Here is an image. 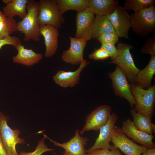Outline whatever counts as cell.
Segmentation results:
<instances>
[{
  "label": "cell",
  "instance_id": "cell-6",
  "mask_svg": "<svg viewBox=\"0 0 155 155\" xmlns=\"http://www.w3.org/2000/svg\"><path fill=\"white\" fill-rule=\"evenodd\" d=\"M7 117L0 111V135L5 149L9 155H18L16 149L17 144L25 143L24 139L19 136L18 129H13L7 124Z\"/></svg>",
  "mask_w": 155,
  "mask_h": 155
},
{
  "label": "cell",
  "instance_id": "cell-8",
  "mask_svg": "<svg viewBox=\"0 0 155 155\" xmlns=\"http://www.w3.org/2000/svg\"><path fill=\"white\" fill-rule=\"evenodd\" d=\"M111 142L115 148L119 149L125 155H141L147 149L127 137L118 127L115 126L114 129Z\"/></svg>",
  "mask_w": 155,
  "mask_h": 155
},
{
  "label": "cell",
  "instance_id": "cell-36",
  "mask_svg": "<svg viewBox=\"0 0 155 155\" xmlns=\"http://www.w3.org/2000/svg\"><path fill=\"white\" fill-rule=\"evenodd\" d=\"M6 17L3 12L0 11V21L4 20Z\"/></svg>",
  "mask_w": 155,
  "mask_h": 155
},
{
  "label": "cell",
  "instance_id": "cell-31",
  "mask_svg": "<svg viewBox=\"0 0 155 155\" xmlns=\"http://www.w3.org/2000/svg\"><path fill=\"white\" fill-rule=\"evenodd\" d=\"M22 44L20 39L16 36H9L0 39V49L5 45H11L14 47Z\"/></svg>",
  "mask_w": 155,
  "mask_h": 155
},
{
  "label": "cell",
  "instance_id": "cell-23",
  "mask_svg": "<svg viewBox=\"0 0 155 155\" xmlns=\"http://www.w3.org/2000/svg\"><path fill=\"white\" fill-rule=\"evenodd\" d=\"M108 32H115L107 16L96 15L93 24L92 38L97 39L100 35Z\"/></svg>",
  "mask_w": 155,
  "mask_h": 155
},
{
  "label": "cell",
  "instance_id": "cell-28",
  "mask_svg": "<svg viewBox=\"0 0 155 155\" xmlns=\"http://www.w3.org/2000/svg\"><path fill=\"white\" fill-rule=\"evenodd\" d=\"M119 37L115 32H108L100 35L96 39L101 44H115L118 42Z\"/></svg>",
  "mask_w": 155,
  "mask_h": 155
},
{
  "label": "cell",
  "instance_id": "cell-35",
  "mask_svg": "<svg viewBox=\"0 0 155 155\" xmlns=\"http://www.w3.org/2000/svg\"><path fill=\"white\" fill-rule=\"evenodd\" d=\"M142 154L143 155H155V148L147 149Z\"/></svg>",
  "mask_w": 155,
  "mask_h": 155
},
{
  "label": "cell",
  "instance_id": "cell-25",
  "mask_svg": "<svg viewBox=\"0 0 155 155\" xmlns=\"http://www.w3.org/2000/svg\"><path fill=\"white\" fill-rule=\"evenodd\" d=\"M155 0H126L123 7L126 11L132 10L134 13L154 5Z\"/></svg>",
  "mask_w": 155,
  "mask_h": 155
},
{
  "label": "cell",
  "instance_id": "cell-2",
  "mask_svg": "<svg viewBox=\"0 0 155 155\" xmlns=\"http://www.w3.org/2000/svg\"><path fill=\"white\" fill-rule=\"evenodd\" d=\"M132 94L135 102L134 109L152 120L155 103V84L144 89L136 82L131 83Z\"/></svg>",
  "mask_w": 155,
  "mask_h": 155
},
{
  "label": "cell",
  "instance_id": "cell-18",
  "mask_svg": "<svg viewBox=\"0 0 155 155\" xmlns=\"http://www.w3.org/2000/svg\"><path fill=\"white\" fill-rule=\"evenodd\" d=\"M15 48L18 53L12 58L14 63L30 67L38 63L43 59L42 53H37L31 49H26L22 44Z\"/></svg>",
  "mask_w": 155,
  "mask_h": 155
},
{
  "label": "cell",
  "instance_id": "cell-3",
  "mask_svg": "<svg viewBox=\"0 0 155 155\" xmlns=\"http://www.w3.org/2000/svg\"><path fill=\"white\" fill-rule=\"evenodd\" d=\"M130 15L131 28L137 35L147 37L155 32V6L152 5Z\"/></svg>",
  "mask_w": 155,
  "mask_h": 155
},
{
  "label": "cell",
  "instance_id": "cell-20",
  "mask_svg": "<svg viewBox=\"0 0 155 155\" xmlns=\"http://www.w3.org/2000/svg\"><path fill=\"white\" fill-rule=\"evenodd\" d=\"M155 73V55L151 56L147 65L138 73L135 82L144 89H148L152 86V81Z\"/></svg>",
  "mask_w": 155,
  "mask_h": 155
},
{
  "label": "cell",
  "instance_id": "cell-32",
  "mask_svg": "<svg viewBox=\"0 0 155 155\" xmlns=\"http://www.w3.org/2000/svg\"><path fill=\"white\" fill-rule=\"evenodd\" d=\"M114 146V145H113ZM85 155H122L118 148L114 146L111 150L98 149L95 150Z\"/></svg>",
  "mask_w": 155,
  "mask_h": 155
},
{
  "label": "cell",
  "instance_id": "cell-30",
  "mask_svg": "<svg viewBox=\"0 0 155 155\" xmlns=\"http://www.w3.org/2000/svg\"><path fill=\"white\" fill-rule=\"evenodd\" d=\"M88 57L89 58L95 61H103L110 57V56L107 52L104 49L100 47L95 49L89 55Z\"/></svg>",
  "mask_w": 155,
  "mask_h": 155
},
{
  "label": "cell",
  "instance_id": "cell-24",
  "mask_svg": "<svg viewBox=\"0 0 155 155\" xmlns=\"http://www.w3.org/2000/svg\"><path fill=\"white\" fill-rule=\"evenodd\" d=\"M58 6L63 15L69 10L79 12L87 9L89 0H57Z\"/></svg>",
  "mask_w": 155,
  "mask_h": 155
},
{
  "label": "cell",
  "instance_id": "cell-17",
  "mask_svg": "<svg viewBox=\"0 0 155 155\" xmlns=\"http://www.w3.org/2000/svg\"><path fill=\"white\" fill-rule=\"evenodd\" d=\"M58 28L50 24L40 26V33L44 38L45 46L44 55L46 58L53 56L57 50L59 36Z\"/></svg>",
  "mask_w": 155,
  "mask_h": 155
},
{
  "label": "cell",
  "instance_id": "cell-9",
  "mask_svg": "<svg viewBox=\"0 0 155 155\" xmlns=\"http://www.w3.org/2000/svg\"><path fill=\"white\" fill-rule=\"evenodd\" d=\"M111 107L107 105H101L96 108L88 115L85 124L80 133L82 136L87 131H98L107 122L111 114Z\"/></svg>",
  "mask_w": 155,
  "mask_h": 155
},
{
  "label": "cell",
  "instance_id": "cell-16",
  "mask_svg": "<svg viewBox=\"0 0 155 155\" xmlns=\"http://www.w3.org/2000/svg\"><path fill=\"white\" fill-rule=\"evenodd\" d=\"M89 63V62L84 59L80 63L78 68L74 71L59 70L53 76V80L57 84L63 88L74 87L80 82L82 71Z\"/></svg>",
  "mask_w": 155,
  "mask_h": 155
},
{
  "label": "cell",
  "instance_id": "cell-29",
  "mask_svg": "<svg viewBox=\"0 0 155 155\" xmlns=\"http://www.w3.org/2000/svg\"><path fill=\"white\" fill-rule=\"evenodd\" d=\"M140 52L144 54L155 55V35L148 38L140 50Z\"/></svg>",
  "mask_w": 155,
  "mask_h": 155
},
{
  "label": "cell",
  "instance_id": "cell-13",
  "mask_svg": "<svg viewBox=\"0 0 155 155\" xmlns=\"http://www.w3.org/2000/svg\"><path fill=\"white\" fill-rule=\"evenodd\" d=\"M70 41L69 49L64 51L61 55L62 60L66 63L78 65L83 61L84 50L87 41L83 39L69 37Z\"/></svg>",
  "mask_w": 155,
  "mask_h": 155
},
{
  "label": "cell",
  "instance_id": "cell-15",
  "mask_svg": "<svg viewBox=\"0 0 155 155\" xmlns=\"http://www.w3.org/2000/svg\"><path fill=\"white\" fill-rule=\"evenodd\" d=\"M123 132L135 142L138 143L147 149L155 148L153 142L154 137L152 135L142 132L135 126L134 123L128 119L123 121L121 128Z\"/></svg>",
  "mask_w": 155,
  "mask_h": 155
},
{
  "label": "cell",
  "instance_id": "cell-4",
  "mask_svg": "<svg viewBox=\"0 0 155 155\" xmlns=\"http://www.w3.org/2000/svg\"><path fill=\"white\" fill-rule=\"evenodd\" d=\"M117 55L110 63L116 64L125 75L131 83L135 82L137 74L140 71L135 65L130 50L133 48L131 44L119 42L116 47Z\"/></svg>",
  "mask_w": 155,
  "mask_h": 155
},
{
  "label": "cell",
  "instance_id": "cell-5",
  "mask_svg": "<svg viewBox=\"0 0 155 155\" xmlns=\"http://www.w3.org/2000/svg\"><path fill=\"white\" fill-rule=\"evenodd\" d=\"M38 2V21L40 25L50 24L60 28L65 20L59 9L57 0H40Z\"/></svg>",
  "mask_w": 155,
  "mask_h": 155
},
{
  "label": "cell",
  "instance_id": "cell-1",
  "mask_svg": "<svg viewBox=\"0 0 155 155\" xmlns=\"http://www.w3.org/2000/svg\"><path fill=\"white\" fill-rule=\"evenodd\" d=\"M26 9V16L17 23L18 31L24 34V41L33 40L38 42L41 36L40 26L38 21V2L34 0H28Z\"/></svg>",
  "mask_w": 155,
  "mask_h": 155
},
{
  "label": "cell",
  "instance_id": "cell-19",
  "mask_svg": "<svg viewBox=\"0 0 155 155\" xmlns=\"http://www.w3.org/2000/svg\"><path fill=\"white\" fill-rule=\"evenodd\" d=\"M118 0H89L87 10L94 15L108 16L119 6Z\"/></svg>",
  "mask_w": 155,
  "mask_h": 155
},
{
  "label": "cell",
  "instance_id": "cell-27",
  "mask_svg": "<svg viewBox=\"0 0 155 155\" xmlns=\"http://www.w3.org/2000/svg\"><path fill=\"white\" fill-rule=\"evenodd\" d=\"M45 139L43 137L39 141L36 149L33 151L31 152H21L18 155H42L44 152L54 150V149L49 148L46 146L44 142Z\"/></svg>",
  "mask_w": 155,
  "mask_h": 155
},
{
  "label": "cell",
  "instance_id": "cell-7",
  "mask_svg": "<svg viewBox=\"0 0 155 155\" xmlns=\"http://www.w3.org/2000/svg\"><path fill=\"white\" fill-rule=\"evenodd\" d=\"M108 75L112 81L115 94L121 98H125L131 106L133 107L135 100L131 92L130 84L123 72L117 66L113 71L108 73Z\"/></svg>",
  "mask_w": 155,
  "mask_h": 155
},
{
  "label": "cell",
  "instance_id": "cell-14",
  "mask_svg": "<svg viewBox=\"0 0 155 155\" xmlns=\"http://www.w3.org/2000/svg\"><path fill=\"white\" fill-rule=\"evenodd\" d=\"M94 14L86 9L77 12L75 18L76 31L75 38L87 41L92 38Z\"/></svg>",
  "mask_w": 155,
  "mask_h": 155
},
{
  "label": "cell",
  "instance_id": "cell-11",
  "mask_svg": "<svg viewBox=\"0 0 155 155\" xmlns=\"http://www.w3.org/2000/svg\"><path fill=\"white\" fill-rule=\"evenodd\" d=\"M118 118L116 113H113L111 114L107 123L100 129L98 136L96 139L94 144L90 148L86 150V153H90L97 149L111 150L113 148V145L111 146L110 142H111L113 132Z\"/></svg>",
  "mask_w": 155,
  "mask_h": 155
},
{
  "label": "cell",
  "instance_id": "cell-26",
  "mask_svg": "<svg viewBox=\"0 0 155 155\" xmlns=\"http://www.w3.org/2000/svg\"><path fill=\"white\" fill-rule=\"evenodd\" d=\"M16 31L17 23L13 18L6 17L0 21V39L10 36Z\"/></svg>",
  "mask_w": 155,
  "mask_h": 155
},
{
  "label": "cell",
  "instance_id": "cell-21",
  "mask_svg": "<svg viewBox=\"0 0 155 155\" xmlns=\"http://www.w3.org/2000/svg\"><path fill=\"white\" fill-rule=\"evenodd\" d=\"M28 0H12L3 8V13L7 17L13 18L18 16L23 19L26 16Z\"/></svg>",
  "mask_w": 155,
  "mask_h": 155
},
{
  "label": "cell",
  "instance_id": "cell-10",
  "mask_svg": "<svg viewBox=\"0 0 155 155\" xmlns=\"http://www.w3.org/2000/svg\"><path fill=\"white\" fill-rule=\"evenodd\" d=\"M45 139H48L56 146L63 148L65 150L63 155H85L86 150L85 146L89 141L86 137L80 135L78 129L75 131V135L70 140L67 142L60 143L51 139L40 131Z\"/></svg>",
  "mask_w": 155,
  "mask_h": 155
},
{
  "label": "cell",
  "instance_id": "cell-12",
  "mask_svg": "<svg viewBox=\"0 0 155 155\" xmlns=\"http://www.w3.org/2000/svg\"><path fill=\"white\" fill-rule=\"evenodd\" d=\"M107 16L119 37L128 38L130 17L127 11L118 6L112 13Z\"/></svg>",
  "mask_w": 155,
  "mask_h": 155
},
{
  "label": "cell",
  "instance_id": "cell-22",
  "mask_svg": "<svg viewBox=\"0 0 155 155\" xmlns=\"http://www.w3.org/2000/svg\"><path fill=\"white\" fill-rule=\"evenodd\" d=\"M133 122L136 128L146 133L152 135L155 132V125L147 116L136 111L134 108L130 111Z\"/></svg>",
  "mask_w": 155,
  "mask_h": 155
},
{
  "label": "cell",
  "instance_id": "cell-34",
  "mask_svg": "<svg viewBox=\"0 0 155 155\" xmlns=\"http://www.w3.org/2000/svg\"><path fill=\"white\" fill-rule=\"evenodd\" d=\"M0 155H9L4 146L0 135Z\"/></svg>",
  "mask_w": 155,
  "mask_h": 155
},
{
  "label": "cell",
  "instance_id": "cell-37",
  "mask_svg": "<svg viewBox=\"0 0 155 155\" xmlns=\"http://www.w3.org/2000/svg\"><path fill=\"white\" fill-rule=\"evenodd\" d=\"M12 0H2V1L5 3L6 4H7L10 2L12 1Z\"/></svg>",
  "mask_w": 155,
  "mask_h": 155
},
{
  "label": "cell",
  "instance_id": "cell-33",
  "mask_svg": "<svg viewBox=\"0 0 155 155\" xmlns=\"http://www.w3.org/2000/svg\"><path fill=\"white\" fill-rule=\"evenodd\" d=\"M100 47L104 49L108 53L111 60L115 59L117 55V50L115 44H101Z\"/></svg>",
  "mask_w": 155,
  "mask_h": 155
}]
</instances>
